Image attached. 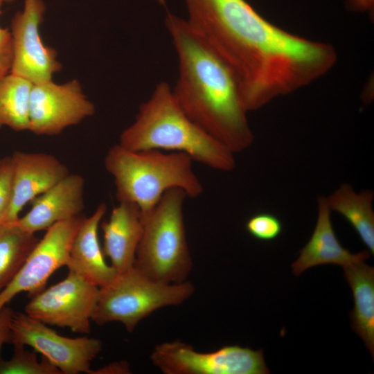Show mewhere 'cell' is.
<instances>
[{
    "mask_svg": "<svg viewBox=\"0 0 374 374\" xmlns=\"http://www.w3.org/2000/svg\"><path fill=\"white\" fill-rule=\"evenodd\" d=\"M186 20L231 73L249 112L321 78L336 64L332 45L290 33L245 0H184Z\"/></svg>",
    "mask_w": 374,
    "mask_h": 374,
    "instance_id": "1",
    "label": "cell"
},
{
    "mask_svg": "<svg viewBox=\"0 0 374 374\" xmlns=\"http://www.w3.org/2000/svg\"><path fill=\"white\" fill-rule=\"evenodd\" d=\"M165 27L178 57L172 89L181 108L234 154L249 148L254 135L229 69L186 19L168 13Z\"/></svg>",
    "mask_w": 374,
    "mask_h": 374,
    "instance_id": "2",
    "label": "cell"
},
{
    "mask_svg": "<svg viewBox=\"0 0 374 374\" xmlns=\"http://www.w3.org/2000/svg\"><path fill=\"white\" fill-rule=\"evenodd\" d=\"M118 144L134 151L182 152L193 161L221 172L232 171L236 165L234 153L186 114L172 87L164 81L140 105L134 122L121 132Z\"/></svg>",
    "mask_w": 374,
    "mask_h": 374,
    "instance_id": "3",
    "label": "cell"
},
{
    "mask_svg": "<svg viewBox=\"0 0 374 374\" xmlns=\"http://www.w3.org/2000/svg\"><path fill=\"white\" fill-rule=\"evenodd\" d=\"M193 161L182 152L134 151L116 144L109 149L104 164L114 178L117 200L137 205L143 218L169 189L181 188L192 199L203 193Z\"/></svg>",
    "mask_w": 374,
    "mask_h": 374,
    "instance_id": "4",
    "label": "cell"
},
{
    "mask_svg": "<svg viewBox=\"0 0 374 374\" xmlns=\"http://www.w3.org/2000/svg\"><path fill=\"white\" fill-rule=\"evenodd\" d=\"M186 197L181 188L169 189L143 218V233L134 266L155 281H186L193 268L184 220Z\"/></svg>",
    "mask_w": 374,
    "mask_h": 374,
    "instance_id": "5",
    "label": "cell"
},
{
    "mask_svg": "<svg viewBox=\"0 0 374 374\" xmlns=\"http://www.w3.org/2000/svg\"><path fill=\"white\" fill-rule=\"evenodd\" d=\"M189 281L163 283L155 281L134 266L118 274L108 285L99 287L91 321L99 326L120 322L132 332L141 321L157 310L179 305L194 294Z\"/></svg>",
    "mask_w": 374,
    "mask_h": 374,
    "instance_id": "6",
    "label": "cell"
},
{
    "mask_svg": "<svg viewBox=\"0 0 374 374\" xmlns=\"http://www.w3.org/2000/svg\"><path fill=\"white\" fill-rule=\"evenodd\" d=\"M150 361L164 374H267L263 350L238 345L225 346L210 353L175 339L157 344Z\"/></svg>",
    "mask_w": 374,
    "mask_h": 374,
    "instance_id": "7",
    "label": "cell"
},
{
    "mask_svg": "<svg viewBox=\"0 0 374 374\" xmlns=\"http://www.w3.org/2000/svg\"><path fill=\"white\" fill-rule=\"evenodd\" d=\"M10 328V344L33 348L62 374H90L91 362L103 348L101 341L97 338H70L60 335L46 324L25 312H14Z\"/></svg>",
    "mask_w": 374,
    "mask_h": 374,
    "instance_id": "8",
    "label": "cell"
},
{
    "mask_svg": "<svg viewBox=\"0 0 374 374\" xmlns=\"http://www.w3.org/2000/svg\"><path fill=\"white\" fill-rule=\"evenodd\" d=\"M98 292V286L69 271L64 280L32 296L24 312L46 325L88 334Z\"/></svg>",
    "mask_w": 374,
    "mask_h": 374,
    "instance_id": "9",
    "label": "cell"
},
{
    "mask_svg": "<svg viewBox=\"0 0 374 374\" xmlns=\"http://www.w3.org/2000/svg\"><path fill=\"white\" fill-rule=\"evenodd\" d=\"M84 217L59 222L52 225L39 240L10 283L0 292V310L16 295L42 292L51 276L66 266L71 244Z\"/></svg>",
    "mask_w": 374,
    "mask_h": 374,
    "instance_id": "10",
    "label": "cell"
},
{
    "mask_svg": "<svg viewBox=\"0 0 374 374\" xmlns=\"http://www.w3.org/2000/svg\"><path fill=\"white\" fill-rule=\"evenodd\" d=\"M95 112L76 80L33 84L30 97L29 129L37 135H56Z\"/></svg>",
    "mask_w": 374,
    "mask_h": 374,
    "instance_id": "11",
    "label": "cell"
},
{
    "mask_svg": "<svg viewBox=\"0 0 374 374\" xmlns=\"http://www.w3.org/2000/svg\"><path fill=\"white\" fill-rule=\"evenodd\" d=\"M45 10L42 0H24L23 10L15 15L11 23L10 73L33 84L52 80L53 75L61 69L56 51L43 43L39 34Z\"/></svg>",
    "mask_w": 374,
    "mask_h": 374,
    "instance_id": "12",
    "label": "cell"
},
{
    "mask_svg": "<svg viewBox=\"0 0 374 374\" xmlns=\"http://www.w3.org/2000/svg\"><path fill=\"white\" fill-rule=\"evenodd\" d=\"M12 164V197L2 224L17 222L23 208L70 172L55 156L44 152L15 151Z\"/></svg>",
    "mask_w": 374,
    "mask_h": 374,
    "instance_id": "13",
    "label": "cell"
},
{
    "mask_svg": "<svg viewBox=\"0 0 374 374\" xmlns=\"http://www.w3.org/2000/svg\"><path fill=\"white\" fill-rule=\"evenodd\" d=\"M84 180L80 175L69 173L32 200L29 211L13 224L35 233L80 215L84 206Z\"/></svg>",
    "mask_w": 374,
    "mask_h": 374,
    "instance_id": "14",
    "label": "cell"
},
{
    "mask_svg": "<svg viewBox=\"0 0 374 374\" xmlns=\"http://www.w3.org/2000/svg\"><path fill=\"white\" fill-rule=\"evenodd\" d=\"M107 211L105 203L100 204L93 214L84 217L78 229L69 252L66 266L98 287L110 284L118 275L107 265L98 240V226Z\"/></svg>",
    "mask_w": 374,
    "mask_h": 374,
    "instance_id": "15",
    "label": "cell"
},
{
    "mask_svg": "<svg viewBox=\"0 0 374 374\" xmlns=\"http://www.w3.org/2000/svg\"><path fill=\"white\" fill-rule=\"evenodd\" d=\"M105 257L118 274L132 268L141 238L143 221L140 208L130 202H119L109 219L101 224Z\"/></svg>",
    "mask_w": 374,
    "mask_h": 374,
    "instance_id": "16",
    "label": "cell"
},
{
    "mask_svg": "<svg viewBox=\"0 0 374 374\" xmlns=\"http://www.w3.org/2000/svg\"><path fill=\"white\" fill-rule=\"evenodd\" d=\"M318 217L312 235L299 251V256L292 265L293 273L298 276L305 270L325 264L341 265L343 268L363 262L369 257L370 252L362 251L352 253L338 240L330 220V209L326 197L318 198Z\"/></svg>",
    "mask_w": 374,
    "mask_h": 374,
    "instance_id": "17",
    "label": "cell"
},
{
    "mask_svg": "<svg viewBox=\"0 0 374 374\" xmlns=\"http://www.w3.org/2000/svg\"><path fill=\"white\" fill-rule=\"evenodd\" d=\"M354 297L352 328L374 355V268L359 262L343 268Z\"/></svg>",
    "mask_w": 374,
    "mask_h": 374,
    "instance_id": "18",
    "label": "cell"
},
{
    "mask_svg": "<svg viewBox=\"0 0 374 374\" xmlns=\"http://www.w3.org/2000/svg\"><path fill=\"white\" fill-rule=\"evenodd\" d=\"M373 200L371 190L356 192L347 183L326 197L330 211L339 213L351 224L371 255L374 254Z\"/></svg>",
    "mask_w": 374,
    "mask_h": 374,
    "instance_id": "19",
    "label": "cell"
},
{
    "mask_svg": "<svg viewBox=\"0 0 374 374\" xmlns=\"http://www.w3.org/2000/svg\"><path fill=\"white\" fill-rule=\"evenodd\" d=\"M33 84L11 73L0 82V128L6 126L17 132L28 130Z\"/></svg>",
    "mask_w": 374,
    "mask_h": 374,
    "instance_id": "20",
    "label": "cell"
},
{
    "mask_svg": "<svg viewBox=\"0 0 374 374\" xmlns=\"http://www.w3.org/2000/svg\"><path fill=\"white\" fill-rule=\"evenodd\" d=\"M39 240L15 224L0 226V292L24 265Z\"/></svg>",
    "mask_w": 374,
    "mask_h": 374,
    "instance_id": "21",
    "label": "cell"
},
{
    "mask_svg": "<svg viewBox=\"0 0 374 374\" xmlns=\"http://www.w3.org/2000/svg\"><path fill=\"white\" fill-rule=\"evenodd\" d=\"M14 352L8 360L0 359V374H62L60 371L42 356L39 361L25 346L13 344Z\"/></svg>",
    "mask_w": 374,
    "mask_h": 374,
    "instance_id": "22",
    "label": "cell"
},
{
    "mask_svg": "<svg viewBox=\"0 0 374 374\" xmlns=\"http://www.w3.org/2000/svg\"><path fill=\"white\" fill-rule=\"evenodd\" d=\"M245 228L247 231L256 239L261 241H271L280 235L283 224L274 214L259 213L247 220Z\"/></svg>",
    "mask_w": 374,
    "mask_h": 374,
    "instance_id": "23",
    "label": "cell"
},
{
    "mask_svg": "<svg viewBox=\"0 0 374 374\" xmlns=\"http://www.w3.org/2000/svg\"><path fill=\"white\" fill-rule=\"evenodd\" d=\"M12 164L11 157L0 159V226L9 208L12 197Z\"/></svg>",
    "mask_w": 374,
    "mask_h": 374,
    "instance_id": "24",
    "label": "cell"
},
{
    "mask_svg": "<svg viewBox=\"0 0 374 374\" xmlns=\"http://www.w3.org/2000/svg\"><path fill=\"white\" fill-rule=\"evenodd\" d=\"M2 3L3 2L0 1V8ZM12 57L10 31L0 26V82L10 73Z\"/></svg>",
    "mask_w": 374,
    "mask_h": 374,
    "instance_id": "25",
    "label": "cell"
},
{
    "mask_svg": "<svg viewBox=\"0 0 374 374\" xmlns=\"http://www.w3.org/2000/svg\"><path fill=\"white\" fill-rule=\"evenodd\" d=\"M14 311L8 306L5 305L0 310V359L2 346L6 343L10 342L11 338V319Z\"/></svg>",
    "mask_w": 374,
    "mask_h": 374,
    "instance_id": "26",
    "label": "cell"
},
{
    "mask_svg": "<svg viewBox=\"0 0 374 374\" xmlns=\"http://www.w3.org/2000/svg\"><path fill=\"white\" fill-rule=\"evenodd\" d=\"M130 373L127 362L121 361L113 362L98 370H91L90 374H127Z\"/></svg>",
    "mask_w": 374,
    "mask_h": 374,
    "instance_id": "27",
    "label": "cell"
},
{
    "mask_svg": "<svg viewBox=\"0 0 374 374\" xmlns=\"http://www.w3.org/2000/svg\"><path fill=\"white\" fill-rule=\"evenodd\" d=\"M350 9L357 12H371L374 8V0H346Z\"/></svg>",
    "mask_w": 374,
    "mask_h": 374,
    "instance_id": "28",
    "label": "cell"
},
{
    "mask_svg": "<svg viewBox=\"0 0 374 374\" xmlns=\"http://www.w3.org/2000/svg\"><path fill=\"white\" fill-rule=\"evenodd\" d=\"M13 1L15 0H0V1H2L3 3L4 2L10 3V2H12Z\"/></svg>",
    "mask_w": 374,
    "mask_h": 374,
    "instance_id": "29",
    "label": "cell"
}]
</instances>
